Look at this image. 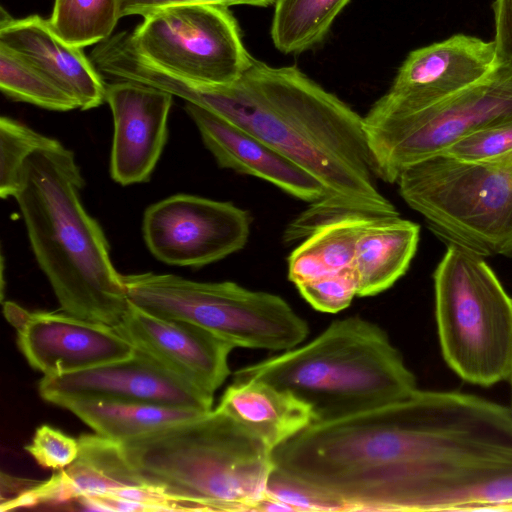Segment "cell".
Wrapping results in <instances>:
<instances>
[{"label": "cell", "instance_id": "obj_20", "mask_svg": "<svg viewBox=\"0 0 512 512\" xmlns=\"http://www.w3.org/2000/svg\"><path fill=\"white\" fill-rule=\"evenodd\" d=\"M218 407L273 450L316 421L307 403L286 389L258 379L233 380Z\"/></svg>", "mask_w": 512, "mask_h": 512}, {"label": "cell", "instance_id": "obj_8", "mask_svg": "<svg viewBox=\"0 0 512 512\" xmlns=\"http://www.w3.org/2000/svg\"><path fill=\"white\" fill-rule=\"evenodd\" d=\"M128 301L157 317L195 324L235 348L286 351L309 333L279 295L235 282H199L174 274L122 275Z\"/></svg>", "mask_w": 512, "mask_h": 512}, {"label": "cell", "instance_id": "obj_29", "mask_svg": "<svg viewBox=\"0 0 512 512\" xmlns=\"http://www.w3.org/2000/svg\"><path fill=\"white\" fill-rule=\"evenodd\" d=\"M441 154L465 162H485L510 155L512 120L477 131L456 142Z\"/></svg>", "mask_w": 512, "mask_h": 512}, {"label": "cell", "instance_id": "obj_4", "mask_svg": "<svg viewBox=\"0 0 512 512\" xmlns=\"http://www.w3.org/2000/svg\"><path fill=\"white\" fill-rule=\"evenodd\" d=\"M132 468L193 511H260L273 449L225 410L120 443Z\"/></svg>", "mask_w": 512, "mask_h": 512}, {"label": "cell", "instance_id": "obj_11", "mask_svg": "<svg viewBox=\"0 0 512 512\" xmlns=\"http://www.w3.org/2000/svg\"><path fill=\"white\" fill-rule=\"evenodd\" d=\"M251 222L250 214L231 202L176 194L145 210L142 231L159 261L199 268L241 250Z\"/></svg>", "mask_w": 512, "mask_h": 512}, {"label": "cell", "instance_id": "obj_18", "mask_svg": "<svg viewBox=\"0 0 512 512\" xmlns=\"http://www.w3.org/2000/svg\"><path fill=\"white\" fill-rule=\"evenodd\" d=\"M0 44L28 61L69 94L82 110L105 101L106 84L82 48L65 42L49 21L30 15L15 19L1 8Z\"/></svg>", "mask_w": 512, "mask_h": 512}, {"label": "cell", "instance_id": "obj_24", "mask_svg": "<svg viewBox=\"0 0 512 512\" xmlns=\"http://www.w3.org/2000/svg\"><path fill=\"white\" fill-rule=\"evenodd\" d=\"M350 0H275L271 24L274 46L285 54L311 49L327 35Z\"/></svg>", "mask_w": 512, "mask_h": 512}, {"label": "cell", "instance_id": "obj_36", "mask_svg": "<svg viewBox=\"0 0 512 512\" xmlns=\"http://www.w3.org/2000/svg\"><path fill=\"white\" fill-rule=\"evenodd\" d=\"M509 380H510V382H511V389H512V368H511V372H510ZM510 409H511V411H512V407H511Z\"/></svg>", "mask_w": 512, "mask_h": 512}, {"label": "cell", "instance_id": "obj_14", "mask_svg": "<svg viewBox=\"0 0 512 512\" xmlns=\"http://www.w3.org/2000/svg\"><path fill=\"white\" fill-rule=\"evenodd\" d=\"M114 328L135 349L210 394L230 375L228 359L235 347L195 324L157 317L129 302Z\"/></svg>", "mask_w": 512, "mask_h": 512}, {"label": "cell", "instance_id": "obj_26", "mask_svg": "<svg viewBox=\"0 0 512 512\" xmlns=\"http://www.w3.org/2000/svg\"><path fill=\"white\" fill-rule=\"evenodd\" d=\"M0 89L8 98L53 111L79 108L77 102L18 54L0 44Z\"/></svg>", "mask_w": 512, "mask_h": 512}, {"label": "cell", "instance_id": "obj_5", "mask_svg": "<svg viewBox=\"0 0 512 512\" xmlns=\"http://www.w3.org/2000/svg\"><path fill=\"white\" fill-rule=\"evenodd\" d=\"M307 403L315 422L332 420L408 396L415 375L377 324L359 316L332 322L308 343L237 370Z\"/></svg>", "mask_w": 512, "mask_h": 512}, {"label": "cell", "instance_id": "obj_35", "mask_svg": "<svg viewBox=\"0 0 512 512\" xmlns=\"http://www.w3.org/2000/svg\"><path fill=\"white\" fill-rule=\"evenodd\" d=\"M501 255L512 258V240L503 249Z\"/></svg>", "mask_w": 512, "mask_h": 512}, {"label": "cell", "instance_id": "obj_33", "mask_svg": "<svg viewBox=\"0 0 512 512\" xmlns=\"http://www.w3.org/2000/svg\"><path fill=\"white\" fill-rule=\"evenodd\" d=\"M275 0H121L120 16L145 15L156 10L177 6V5H250L257 7H267L273 5Z\"/></svg>", "mask_w": 512, "mask_h": 512}, {"label": "cell", "instance_id": "obj_23", "mask_svg": "<svg viewBox=\"0 0 512 512\" xmlns=\"http://www.w3.org/2000/svg\"><path fill=\"white\" fill-rule=\"evenodd\" d=\"M370 218L354 216L322 225L288 257V279L294 284L353 267L360 233Z\"/></svg>", "mask_w": 512, "mask_h": 512}, {"label": "cell", "instance_id": "obj_15", "mask_svg": "<svg viewBox=\"0 0 512 512\" xmlns=\"http://www.w3.org/2000/svg\"><path fill=\"white\" fill-rule=\"evenodd\" d=\"M501 61L493 40L455 34L411 51L383 96L405 107L427 106L479 82Z\"/></svg>", "mask_w": 512, "mask_h": 512}, {"label": "cell", "instance_id": "obj_16", "mask_svg": "<svg viewBox=\"0 0 512 512\" xmlns=\"http://www.w3.org/2000/svg\"><path fill=\"white\" fill-rule=\"evenodd\" d=\"M172 100L171 93L139 82L106 84L105 101L114 121L110 174L116 183L150 179L167 142Z\"/></svg>", "mask_w": 512, "mask_h": 512}, {"label": "cell", "instance_id": "obj_27", "mask_svg": "<svg viewBox=\"0 0 512 512\" xmlns=\"http://www.w3.org/2000/svg\"><path fill=\"white\" fill-rule=\"evenodd\" d=\"M59 141L10 117L0 118V196L15 197L24 164L35 151Z\"/></svg>", "mask_w": 512, "mask_h": 512}, {"label": "cell", "instance_id": "obj_34", "mask_svg": "<svg viewBox=\"0 0 512 512\" xmlns=\"http://www.w3.org/2000/svg\"><path fill=\"white\" fill-rule=\"evenodd\" d=\"M494 42L503 61L512 63V0H495L493 3Z\"/></svg>", "mask_w": 512, "mask_h": 512}, {"label": "cell", "instance_id": "obj_32", "mask_svg": "<svg viewBox=\"0 0 512 512\" xmlns=\"http://www.w3.org/2000/svg\"><path fill=\"white\" fill-rule=\"evenodd\" d=\"M512 510V471L501 474L471 491L459 511Z\"/></svg>", "mask_w": 512, "mask_h": 512}, {"label": "cell", "instance_id": "obj_17", "mask_svg": "<svg viewBox=\"0 0 512 512\" xmlns=\"http://www.w3.org/2000/svg\"><path fill=\"white\" fill-rule=\"evenodd\" d=\"M185 110L219 167L262 179L308 204L325 197L317 179L254 135L193 103Z\"/></svg>", "mask_w": 512, "mask_h": 512}, {"label": "cell", "instance_id": "obj_2", "mask_svg": "<svg viewBox=\"0 0 512 512\" xmlns=\"http://www.w3.org/2000/svg\"><path fill=\"white\" fill-rule=\"evenodd\" d=\"M136 80L208 109L300 166L325 190L284 232L286 243L348 217L398 216L379 191L363 116L296 66L256 59L233 83L204 85L144 61Z\"/></svg>", "mask_w": 512, "mask_h": 512}, {"label": "cell", "instance_id": "obj_1", "mask_svg": "<svg viewBox=\"0 0 512 512\" xmlns=\"http://www.w3.org/2000/svg\"><path fill=\"white\" fill-rule=\"evenodd\" d=\"M272 458L342 511H458L477 486L512 471V411L471 394L416 389L314 422Z\"/></svg>", "mask_w": 512, "mask_h": 512}, {"label": "cell", "instance_id": "obj_7", "mask_svg": "<svg viewBox=\"0 0 512 512\" xmlns=\"http://www.w3.org/2000/svg\"><path fill=\"white\" fill-rule=\"evenodd\" d=\"M442 355L463 380L492 386L512 368V298L484 257L447 245L434 274Z\"/></svg>", "mask_w": 512, "mask_h": 512}, {"label": "cell", "instance_id": "obj_31", "mask_svg": "<svg viewBox=\"0 0 512 512\" xmlns=\"http://www.w3.org/2000/svg\"><path fill=\"white\" fill-rule=\"evenodd\" d=\"M24 449L44 468L59 470L70 465L79 454V440L50 425L39 426Z\"/></svg>", "mask_w": 512, "mask_h": 512}, {"label": "cell", "instance_id": "obj_3", "mask_svg": "<svg viewBox=\"0 0 512 512\" xmlns=\"http://www.w3.org/2000/svg\"><path fill=\"white\" fill-rule=\"evenodd\" d=\"M83 187L74 153L58 142L28 157L14 198L61 310L115 327L129 301L105 234L82 204Z\"/></svg>", "mask_w": 512, "mask_h": 512}, {"label": "cell", "instance_id": "obj_12", "mask_svg": "<svg viewBox=\"0 0 512 512\" xmlns=\"http://www.w3.org/2000/svg\"><path fill=\"white\" fill-rule=\"evenodd\" d=\"M17 331V345L28 364L43 376H58L131 357L136 349L110 325L66 312L29 311L3 304Z\"/></svg>", "mask_w": 512, "mask_h": 512}, {"label": "cell", "instance_id": "obj_13", "mask_svg": "<svg viewBox=\"0 0 512 512\" xmlns=\"http://www.w3.org/2000/svg\"><path fill=\"white\" fill-rule=\"evenodd\" d=\"M40 396L61 406L74 399L148 402L208 412L213 394L179 377L136 349L126 359L58 376H43Z\"/></svg>", "mask_w": 512, "mask_h": 512}, {"label": "cell", "instance_id": "obj_10", "mask_svg": "<svg viewBox=\"0 0 512 512\" xmlns=\"http://www.w3.org/2000/svg\"><path fill=\"white\" fill-rule=\"evenodd\" d=\"M130 34L147 61L198 84H231L254 60L233 14L222 5L162 8L145 15Z\"/></svg>", "mask_w": 512, "mask_h": 512}, {"label": "cell", "instance_id": "obj_6", "mask_svg": "<svg viewBox=\"0 0 512 512\" xmlns=\"http://www.w3.org/2000/svg\"><path fill=\"white\" fill-rule=\"evenodd\" d=\"M396 183L447 245L485 258L512 240V154L485 162L439 154L405 168Z\"/></svg>", "mask_w": 512, "mask_h": 512}, {"label": "cell", "instance_id": "obj_25", "mask_svg": "<svg viewBox=\"0 0 512 512\" xmlns=\"http://www.w3.org/2000/svg\"><path fill=\"white\" fill-rule=\"evenodd\" d=\"M121 0H54L52 29L78 48L108 39L120 16Z\"/></svg>", "mask_w": 512, "mask_h": 512}, {"label": "cell", "instance_id": "obj_21", "mask_svg": "<svg viewBox=\"0 0 512 512\" xmlns=\"http://www.w3.org/2000/svg\"><path fill=\"white\" fill-rule=\"evenodd\" d=\"M419 238L420 226L399 215L370 218L360 233L353 262L357 296H374L393 286L407 272Z\"/></svg>", "mask_w": 512, "mask_h": 512}, {"label": "cell", "instance_id": "obj_19", "mask_svg": "<svg viewBox=\"0 0 512 512\" xmlns=\"http://www.w3.org/2000/svg\"><path fill=\"white\" fill-rule=\"evenodd\" d=\"M78 440L79 454L70 465L2 501L1 511L150 485L129 464L120 443L96 433L82 434Z\"/></svg>", "mask_w": 512, "mask_h": 512}, {"label": "cell", "instance_id": "obj_28", "mask_svg": "<svg viewBox=\"0 0 512 512\" xmlns=\"http://www.w3.org/2000/svg\"><path fill=\"white\" fill-rule=\"evenodd\" d=\"M295 286L314 309L325 313H337L344 310L358 294V284L353 267Z\"/></svg>", "mask_w": 512, "mask_h": 512}, {"label": "cell", "instance_id": "obj_30", "mask_svg": "<svg viewBox=\"0 0 512 512\" xmlns=\"http://www.w3.org/2000/svg\"><path fill=\"white\" fill-rule=\"evenodd\" d=\"M265 497L283 505L287 511H342L332 499L275 467L269 476Z\"/></svg>", "mask_w": 512, "mask_h": 512}, {"label": "cell", "instance_id": "obj_9", "mask_svg": "<svg viewBox=\"0 0 512 512\" xmlns=\"http://www.w3.org/2000/svg\"><path fill=\"white\" fill-rule=\"evenodd\" d=\"M512 120V63L439 102L405 107L380 97L363 116L377 178L396 183L401 172L443 153L461 139Z\"/></svg>", "mask_w": 512, "mask_h": 512}, {"label": "cell", "instance_id": "obj_22", "mask_svg": "<svg viewBox=\"0 0 512 512\" xmlns=\"http://www.w3.org/2000/svg\"><path fill=\"white\" fill-rule=\"evenodd\" d=\"M60 407L73 413L96 434L118 443L207 413L156 403L105 399H74Z\"/></svg>", "mask_w": 512, "mask_h": 512}]
</instances>
